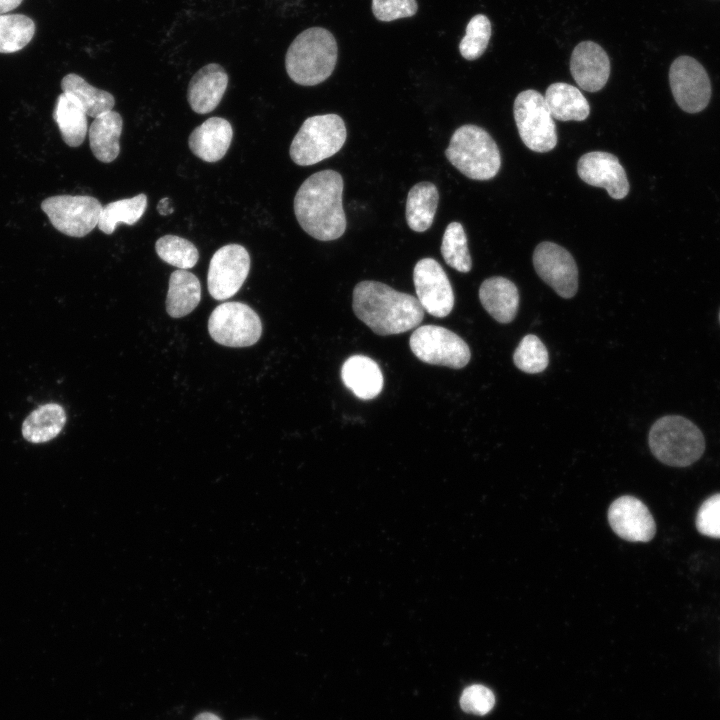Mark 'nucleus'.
Here are the masks:
<instances>
[{"label":"nucleus","instance_id":"f03ea898","mask_svg":"<svg viewBox=\"0 0 720 720\" xmlns=\"http://www.w3.org/2000/svg\"><path fill=\"white\" fill-rule=\"evenodd\" d=\"M356 316L378 335H394L417 327L424 318L418 299L377 281H361L353 290Z\"/></svg>","mask_w":720,"mask_h":720},{"label":"nucleus","instance_id":"dca6fc26","mask_svg":"<svg viewBox=\"0 0 720 720\" xmlns=\"http://www.w3.org/2000/svg\"><path fill=\"white\" fill-rule=\"evenodd\" d=\"M577 173L587 184L604 188L613 199H623L629 192V182L618 158L608 152L592 151L580 157Z\"/></svg>","mask_w":720,"mask_h":720},{"label":"nucleus","instance_id":"b1692460","mask_svg":"<svg viewBox=\"0 0 720 720\" xmlns=\"http://www.w3.org/2000/svg\"><path fill=\"white\" fill-rule=\"evenodd\" d=\"M201 300L199 279L187 270L178 269L170 275L166 311L173 318L191 313Z\"/></svg>","mask_w":720,"mask_h":720},{"label":"nucleus","instance_id":"f3484780","mask_svg":"<svg viewBox=\"0 0 720 720\" xmlns=\"http://www.w3.org/2000/svg\"><path fill=\"white\" fill-rule=\"evenodd\" d=\"M570 72L580 88L597 92L606 85L610 75L608 54L596 42L582 41L572 51Z\"/></svg>","mask_w":720,"mask_h":720},{"label":"nucleus","instance_id":"f257e3e1","mask_svg":"<svg viewBox=\"0 0 720 720\" xmlns=\"http://www.w3.org/2000/svg\"><path fill=\"white\" fill-rule=\"evenodd\" d=\"M342 176L334 170H323L309 176L294 198V212L302 229L320 241L340 238L346 230L342 205Z\"/></svg>","mask_w":720,"mask_h":720},{"label":"nucleus","instance_id":"c9c22d12","mask_svg":"<svg viewBox=\"0 0 720 720\" xmlns=\"http://www.w3.org/2000/svg\"><path fill=\"white\" fill-rule=\"evenodd\" d=\"M495 704L493 692L479 684L467 687L460 697V706L467 713L484 715L488 713Z\"/></svg>","mask_w":720,"mask_h":720},{"label":"nucleus","instance_id":"e433bc0d","mask_svg":"<svg viewBox=\"0 0 720 720\" xmlns=\"http://www.w3.org/2000/svg\"><path fill=\"white\" fill-rule=\"evenodd\" d=\"M417 10L416 0H372L374 16L384 22L411 17Z\"/></svg>","mask_w":720,"mask_h":720},{"label":"nucleus","instance_id":"4468645a","mask_svg":"<svg viewBox=\"0 0 720 720\" xmlns=\"http://www.w3.org/2000/svg\"><path fill=\"white\" fill-rule=\"evenodd\" d=\"M417 299L435 317H446L454 306V293L441 265L432 258L419 260L413 271Z\"/></svg>","mask_w":720,"mask_h":720},{"label":"nucleus","instance_id":"473e14b6","mask_svg":"<svg viewBox=\"0 0 720 720\" xmlns=\"http://www.w3.org/2000/svg\"><path fill=\"white\" fill-rule=\"evenodd\" d=\"M514 364L523 372L534 374L545 370L549 362L548 351L533 334L523 337L513 354Z\"/></svg>","mask_w":720,"mask_h":720},{"label":"nucleus","instance_id":"c85d7f7f","mask_svg":"<svg viewBox=\"0 0 720 720\" xmlns=\"http://www.w3.org/2000/svg\"><path fill=\"white\" fill-rule=\"evenodd\" d=\"M147 196L140 193L132 198L110 202L102 207L98 228L105 234H112L119 223L135 224L144 214Z\"/></svg>","mask_w":720,"mask_h":720},{"label":"nucleus","instance_id":"ddd939ff","mask_svg":"<svg viewBox=\"0 0 720 720\" xmlns=\"http://www.w3.org/2000/svg\"><path fill=\"white\" fill-rule=\"evenodd\" d=\"M538 276L563 298H572L578 289V269L572 255L560 245L544 241L533 253Z\"/></svg>","mask_w":720,"mask_h":720},{"label":"nucleus","instance_id":"a211bd4d","mask_svg":"<svg viewBox=\"0 0 720 720\" xmlns=\"http://www.w3.org/2000/svg\"><path fill=\"white\" fill-rule=\"evenodd\" d=\"M228 74L222 66L210 63L199 69L191 78L187 99L192 110L198 114L213 111L226 91Z\"/></svg>","mask_w":720,"mask_h":720},{"label":"nucleus","instance_id":"423d86ee","mask_svg":"<svg viewBox=\"0 0 720 720\" xmlns=\"http://www.w3.org/2000/svg\"><path fill=\"white\" fill-rule=\"evenodd\" d=\"M343 119L337 114L315 115L301 125L290 145V157L299 166H309L336 154L346 141Z\"/></svg>","mask_w":720,"mask_h":720},{"label":"nucleus","instance_id":"20e7f679","mask_svg":"<svg viewBox=\"0 0 720 720\" xmlns=\"http://www.w3.org/2000/svg\"><path fill=\"white\" fill-rule=\"evenodd\" d=\"M648 443L652 454L660 462L673 467L693 464L705 450L701 430L678 415L658 419L650 429Z\"/></svg>","mask_w":720,"mask_h":720},{"label":"nucleus","instance_id":"9d476101","mask_svg":"<svg viewBox=\"0 0 720 720\" xmlns=\"http://www.w3.org/2000/svg\"><path fill=\"white\" fill-rule=\"evenodd\" d=\"M102 207L98 199L86 195H56L41 203V209L58 231L78 238L98 225Z\"/></svg>","mask_w":720,"mask_h":720},{"label":"nucleus","instance_id":"a878e982","mask_svg":"<svg viewBox=\"0 0 720 720\" xmlns=\"http://www.w3.org/2000/svg\"><path fill=\"white\" fill-rule=\"evenodd\" d=\"M439 201L437 187L431 182L415 184L408 192L406 221L410 229L424 232L433 223Z\"/></svg>","mask_w":720,"mask_h":720},{"label":"nucleus","instance_id":"72a5a7b5","mask_svg":"<svg viewBox=\"0 0 720 720\" xmlns=\"http://www.w3.org/2000/svg\"><path fill=\"white\" fill-rule=\"evenodd\" d=\"M491 37V22L487 16L477 14L466 26L465 36L459 44L462 57L475 60L485 52Z\"/></svg>","mask_w":720,"mask_h":720},{"label":"nucleus","instance_id":"6ab92c4d","mask_svg":"<svg viewBox=\"0 0 720 720\" xmlns=\"http://www.w3.org/2000/svg\"><path fill=\"white\" fill-rule=\"evenodd\" d=\"M232 137L233 129L226 119L211 117L191 132L188 144L194 155L212 163L225 156Z\"/></svg>","mask_w":720,"mask_h":720},{"label":"nucleus","instance_id":"2eb2a0df","mask_svg":"<svg viewBox=\"0 0 720 720\" xmlns=\"http://www.w3.org/2000/svg\"><path fill=\"white\" fill-rule=\"evenodd\" d=\"M612 530L630 542H648L656 532V524L647 506L638 498L624 495L614 500L608 509Z\"/></svg>","mask_w":720,"mask_h":720},{"label":"nucleus","instance_id":"7c9ffc66","mask_svg":"<svg viewBox=\"0 0 720 720\" xmlns=\"http://www.w3.org/2000/svg\"><path fill=\"white\" fill-rule=\"evenodd\" d=\"M441 253L445 262L459 272L467 273L472 262L467 245V237L459 222H451L445 229L441 244Z\"/></svg>","mask_w":720,"mask_h":720},{"label":"nucleus","instance_id":"a19ab883","mask_svg":"<svg viewBox=\"0 0 720 720\" xmlns=\"http://www.w3.org/2000/svg\"><path fill=\"white\" fill-rule=\"evenodd\" d=\"M719 318H720V314H719Z\"/></svg>","mask_w":720,"mask_h":720},{"label":"nucleus","instance_id":"f8f14e48","mask_svg":"<svg viewBox=\"0 0 720 720\" xmlns=\"http://www.w3.org/2000/svg\"><path fill=\"white\" fill-rule=\"evenodd\" d=\"M250 270L248 251L239 244H228L219 248L212 256L207 273L210 295L216 300H225L235 295Z\"/></svg>","mask_w":720,"mask_h":720},{"label":"nucleus","instance_id":"4be33fe9","mask_svg":"<svg viewBox=\"0 0 720 720\" xmlns=\"http://www.w3.org/2000/svg\"><path fill=\"white\" fill-rule=\"evenodd\" d=\"M122 127L123 120L117 111L111 110L94 118L88 129V138L90 149L97 160L110 163L117 158Z\"/></svg>","mask_w":720,"mask_h":720},{"label":"nucleus","instance_id":"393cba45","mask_svg":"<svg viewBox=\"0 0 720 720\" xmlns=\"http://www.w3.org/2000/svg\"><path fill=\"white\" fill-rule=\"evenodd\" d=\"M53 118L68 146L78 147L83 143L88 132L87 114L74 96L65 92L58 96Z\"/></svg>","mask_w":720,"mask_h":720},{"label":"nucleus","instance_id":"bb28decb","mask_svg":"<svg viewBox=\"0 0 720 720\" xmlns=\"http://www.w3.org/2000/svg\"><path fill=\"white\" fill-rule=\"evenodd\" d=\"M66 414L62 406L50 403L34 410L24 421L23 437L32 443H44L55 438L63 429Z\"/></svg>","mask_w":720,"mask_h":720},{"label":"nucleus","instance_id":"9b49d317","mask_svg":"<svg viewBox=\"0 0 720 720\" xmlns=\"http://www.w3.org/2000/svg\"><path fill=\"white\" fill-rule=\"evenodd\" d=\"M669 82L674 99L682 110L697 113L708 105L710 79L696 59L685 55L676 58L670 66Z\"/></svg>","mask_w":720,"mask_h":720},{"label":"nucleus","instance_id":"6e6552de","mask_svg":"<svg viewBox=\"0 0 720 720\" xmlns=\"http://www.w3.org/2000/svg\"><path fill=\"white\" fill-rule=\"evenodd\" d=\"M212 339L228 347H248L255 344L262 333V323L257 313L240 302H224L218 305L208 320Z\"/></svg>","mask_w":720,"mask_h":720},{"label":"nucleus","instance_id":"aec40b11","mask_svg":"<svg viewBox=\"0 0 720 720\" xmlns=\"http://www.w3.org/2000/svg\"><path fill=\"white\" fill-rule=\"evenodd\" d=\"M341 377L344 385L363 400L377 397L383 388V374L378 364L364 355H353L343 364Z\"/></svg>","mask_w":720,"mask_h":720},{"label":"nucleus","instance_id":"1a4fd4ad","mask_svg":"<svg viewBox=\"0 0 720 720\" xmlns=\"http://www.w3.org/2000/svg\"><path fill=\"white\" fill-rule=\"evenodd\" d=\"M410 349L422 362L460 369L471 353L466 342L454 332L436 325L418 327L410 336Z\"/></svg>","mask_w":720,"mask_h":720},{"label":"nucleus","instance_id":"ea45409f","mask_svg":"<svg viewBox=\"0 0 720 720\" xmlns=\"http://www.w3.org/2000/svg\"><path fill=\"white\" fill-rule=\"evenodd\" d=\"M194 720H221L217 715L211 712H203L198 714Z\"/></svg>","mask_w":720,"mask_h":720},{"label":"nucleus","instance_id":"4c0bfd02","mask_svg":"<svg viewBox=\"0 0 720 720\" xmlns=\"http://www.w3.org/2000/svg\"><path fill=\"white\" fill-rule=\"evenodd\" d=\"M157 211L163 216H167L173 213L174 208L171 205V199L167 197L162 198L157 204Z\"/></svg>","mask_w":720,"mask_h":720},{"label":"nucleus","instance_id":"c756f323","mask_svg":"<svg viewBox=\"0 0 720 720\" xmlns=\"http://www.w3.org/2000/svg\"><path fill=\"white\" fill-rule=\"evenodd\" d=\"M35 29L34 21L26 15L0 14V53L23 49L32 40Z\"/></svg>","mask_w":720,"mask_h":720},{"label":"nucleus","instance_id":"412c9836","mask_svg":"<svg viewBox=\"0 0 720 720\" xmlns=\"http://www.w3.org/2000/svg\"><path fill=\"white\" fill-rule=\"evenodd\" d=\"M479 299L485 310L498 322H511L518 311L519 293L516 285L504 277H491L479 288Z\"/></svg>","mask_w":720,"mask_h":720},{"label":"nucleus","instance_id":"58836bf2","mask_svg":"<svg viewBox=\"0 0 720 720\" xmlns=\"http://www.w3.org/2000/svg\"><path fill=\"white\" fill-rule=\"evenodd\" d=\"M23 0H0V14H6L17 8Z\"/></svg>","mask_w":720,"mask_h":720},{"label":"nucleus","instance_id":"cd10ccee","mask_svg":"<svg viewBox=\"0 0 720 720\" xmlns=\"http://www.w3.org/2000/svg\"><path fill=\"white\" fill-rule=\"evenodd\" d=\"M61 88L63 92L74 96L87 116L93 118L111 111L115 104L114 96L111 93L90 85L75 73L63 77Z\"/></svg>","mask_w":720,"mask_h":720},{"label":"nucleus","instance_id":"2f4dec72","mask_svg":"<svg viewBox=\"0 0 720 720\" xmlns=\"http://www.w3.org/2000/svg\"><path fill=\"white\" fill-rule=\"evenodd\" d=\"M155 250L164 262L183 270L194 267L199 258L196 246L176 235L160 237L156 241Z\"/></svg>","mask_w":720,"mask_h":720},{"label":"nucleus","instance_id":"7ed1b4c3","mask_svg":"<svg viewBox=\"0 0 720 720\" xmlns=\"http://www.w3.org/2000/svg\"><path fill=\"white\" fill-rule=\"evenodd\" d=\"M336 62V39L322 27L301 32L289 46L285 58L289 77L303 86L324 82L332 74Z\"/></svg>","mask_w":720,"mask_h":720},{"label":"nucleus","instance_id":"0eeeda50","mask_svg":"<svg viewBox=\"0 0 720 720\" xmlns=\"http://www.w3.org/2000/svg\"><path fill=\"white\" fill-rule=\"evenodd\" d=\"M513 114L526 147L539 153L555 148L556 125L541 93L533 89L520 92L514 101Z\"/></svg>","mask_w":720,"mask_h":720},{"label":"nucleus","instance_id":"5701e85b","mask_svg":"<svg viewBox=\"0 0 720 720\" xmlns=\"http://www.w3.org/2000/svg\"><path fill=\"white\" fill-rule=\"evenodd\" d=\"M544 99L552 117L560 121H583L590 113L589 103L582 92L568 83L549 85Z\"/></svg>","mask_w":720,"mask_h":720},{"label":"nucleus","instance_id":"f704fd0d","mask_svg":"<svg viewBox=\"0 0 720 720\" xmlns=\"http://www.w3.org/2000/svg\"><path fill=\"white\" fill-rule=\"evenodd\" d=\"M695 524L701 534L720 538V493L710 496L701 504Z\"/></svg>","mask_w":720,"mask_h":720},{"label":"nucleus","instance_id":"39448f33","mask_svg":"<svg viewBox=\"0 0 720 720\" xmlns=\"http://www.w3.org/2000/svg\"><path fill=\"white\" fill-rule=\"evenodd\" d=\"M448 161L473 180H489L501 166L498 146L483 128L466 124L455 130L445 151Z\"/></svg>","mask_w":720,"mask_h":720}]
</instances>
